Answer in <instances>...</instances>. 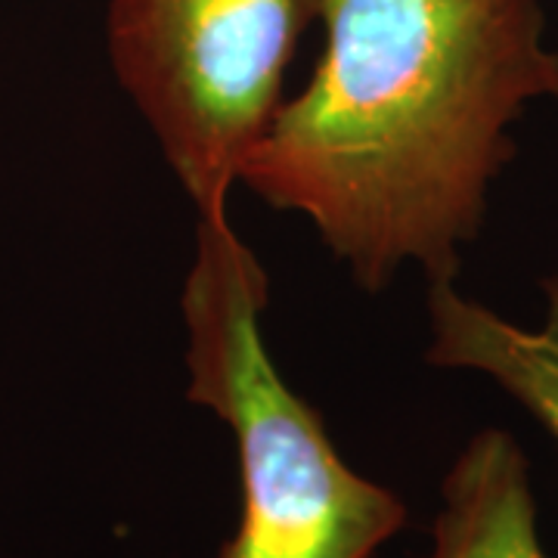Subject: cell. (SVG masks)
<instances>
[{"instance_id":"cell-2","label":"cell","mask_w":558,"mask_h":558,"mask_svg":"<svg viewBox=\"0 0 558 558\" xmlns=\"http://www.w3.org/2000/svg\"><path fill=\"white\" fill-rule=\"evenodd\" d=\"M267 274L227 218H202L183 286L186 398L236 440L242 519L215 558H373L407 506L344 465L319 413L277 373L260 336Z\"/></svg>"},{"instance_id":"cell-1","label":"cell","mask_w":558,"mask_h":558,"mask_svg":"<svg viewBox=\"0 0 558 558\" xmlns=\"http://www.w3.org/2000/svg\"><path fill=\"white\" fill-rule=\"evenodd\" d=\"M311 84L282 102L240 180L314 220L366 289L403 260L453 279L509 124L558 100L539 0H329Z\"/></svg>"},{"instance_id":"cell-5","label":"cell","mask_w":558,"mask_h":558,"mask_svg":"<svg viewBox=\"0 0 558 558\" xmlns=\"http://www.w3.org/2000/svg\"><path fill=\"white\" fill-rule=\"evenodd\" d=\"M432 558H546L527 462L506 432L475 435L444 478Z\"/></svg>"},{"instance_id":"cell-3","label":"cell","mask_w":558,"mask_h":558,"mask_svg":"<svg viewBox=\"0 0 558 558\" xmlns=\"http://www.w3.org/2000/svg\"><path fill=\"white\" fill-rule=\"evenodd\" d=\"M329 0H109V57L199 218L282 106V75Z\"/></svg>"},{"instance_id":"cell-4","label":"cell","mask_w":558,"mask_h":558,"mask_svg":"<svg viewBox=\"0 0 558 558\" xmlns=\"http://www.w3.org/2000/svg\"><path fill=\"white\" fill-rule=\"evenodd\" d=\"M546 299L543 329H521L478 301L462 299L453 279L432 282L428 360L490 376L558 440V279L546 282Z\"/></svg>"}]
</instances>
